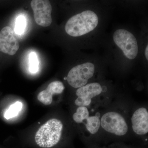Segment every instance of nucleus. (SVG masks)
Returning a JSON list of instances; mask_svg holds the SVG:
<instances>
[{
  "instance_id": "f257e3e1",
  "label": "nucleus",
  "mask_w": 148,
  "mask_h": 148,
  "mask_svg": "<svg viewBox=\"0 0 148 148\" xmlns=\"http://www.w3.org/2000/svg\"><path fill=\"white\" fill-rule=\"evenodd\" d=\"M63 124L56 119H52L43 124L36 133L35 142L40 148H53L60 143Z\"/></svg>"
},
{
  "instance_id": "f03ea898",
  "label": "nucleus",
  "mask_w": 148,
  "mask_h": 148,
  "mask_svg": "<svg viewBox=\"0 0 148 148\" xmlns=\"http://www.w3.org/2000/svg\"><path fill=\"white\" fill-rule=\"evenodd\" d=\"M98 23V17L95 12L85 11L71 17L66 23L65 30L72 36H80L94 30Z\"/></svg>"
},
{
  "instance_id": "7ed1b4c3",
  "label": "nucleus",
  "mask_w": 148,
  "mask_h": 148,
  "mask_svg": "<svg viewBox=\"0 0 148 148\" xmlns=\"http://www.w3.org/2000/svg\"><path fill=\"white\" fill-rule=\"evenodd\" d=\"M113 39L127 58L131 60L136 58L138 51V42L130 32L124 29H118L114 33Z\"/></svg>"
},
{
  "instance_id": "20e7f679",
  "label": "nucleus",
  "mask_w": 148,
  "mask_h": 148,
  "mask_svg": "<svg viewBox=\"0 0 148 148\" xmlns=\"http://www.w3.org/2000/svg\"><path fill=\"white\" fill-rule=\"evenodd\" d=\"M95 66L92 63L88 62L78 65L69 71L66 77L67 81L71 86L75 88L82 87L93 76Z\"/></svg>"
},
{
  "instance_id": "39448f33",
  "label": "nucleus",
  "mask_w": 148,
  "mask_h": 148,
  "mask_svg": "<svg viewBox=\"0 0 148 148\" xmlns=\"http://www.w3.org/2000/svg\"><path fill=\"white\" fill-rule=\"evenodd\" d=\"M101 125L106 131L117 136H123L128 130L124 118L116 112H110L104 114L101 117Z\"/></svg>"
},
{
  "instance_id": "423d86ee",
  "label": "nucleus",
  "mask_w": 148,
  "mask_h": 148,
  "mask_svg": "<svg viewBox=\"0 0 148 148\" xmlns=\"http://www.w3.org/2000/svg\"><path fill=\"white\" fill-rule=\"evenodd\" d=\"M31 7L34 11V18L38 25L42 27H48L52 22V7L49 1L33 0Z\"/></svg>"
},
{
  "instance_id": "0eeeda50",
  "label": "nucleus",
  "mask_w": 148,
  "mask_h": 148,
  "mask_svg": "<svg viewBox=\"0 0 148 148\" xmlns=\"http://www.w3.org/2000/svg\"><path fill=\"white\" fill-rule=\"evenodd\" d=\"M102 91V86L98 83H92L79 88L76 92L77 98L75 104L78 107H87L91 103L92 98L100 95Z\"/></svg>"
},
{
  "instance_id": "6e6552de",
  "label": "nucleus",
  "mask_w": 148,
  "mask_h": 148,
  "mask_svg": "<svg viewBox=\"0 0 148 148\" xmlns=\"http://www.w3.org/2000/svg\"><path fill=\"white\" fill-rule=\"evenodd\" d=\"M19 48V42L13 29L10 27H4L0 32V50L8 55H14Z\"/></svg>"
},
{
  "instance_id": "1a4fd4ad",
  "label": "nucleus",
  "mask_w": 148,
  "mask_h": 148,
  "mask_svg": "<svg viewBox=\"0 0 148 148\" xmlns=\"http://www.w3.org/2000/svg\"><path fill=\"white\" fill-rule=\"evenodd\" d=\"M131 121L133 131L137 135H145L148 132V112L145 108L137 109L132 115Z\"/></svg>"
},
{
  "instance_id": "9d476101",
  "label": "nucleus",
  "mask_w": 148,
  "mask_h": 148,
  "mask_svg": "<svg viewBox=\"0 0 148 148\" xmlns=\"http://www.w3.org/2000/svg\"><path fill=\"white\" fill-rule=\"evenodd\" d=\"M65 89L63 83L56 81L51 83L45 90L40 92L37 96L38 100L46 106L50 105L53 101L54 94H61Z\"/></svg>"
},
{
  "instance_id": "9b49d317",
  "label": "nucleus",
  "mask_w": 148,
  "mask_h": 148,
  "mask_svg": "<svg viewBox=\"0 0 148 148\" xmlns=\"http://www.w3.org/2000/svg\"><path fill=\"white\" fill-rule=\"evenodd\" d=\"M85 125L86 129L92 134H95L98 132L101 126V120L97 116H87L82 122Z\"/></svg>"
},
{
  "instance_id": "f8f14e48",
  "label": "nucleus",
  "mask_w": 148,
  "mask_h": 148,
  "mask_svg": "<svg viewBox=\"0 0 148 148\" xmlns=\"http://www.w3.org/2000/svg\"><path fill=\"white\" fill-rule=\"evenodd\" d=\"M23 107V104L21 102L16 101L10 106L5 112L4 116L7 120L17 116Z\"/></svg>"
},
{
  "instance_id": "ddd939ff",
  "label": "nucleus",
  "mask_w": 148,
  "mask_h": 148,
  "mask_svg": "<svg viewBox=\"0 0 148 148\" xmlns=\"http://www.w3.org/2000/svg\"><path fill=\"white\" fill-rule=\"evenodd\" d=\"M89 116V111L86 107H79L76 112L73 115V119L77 123H82L84 119Z\"/></svg>"
},
{
  "instance_id": "4468645a",
  "label": "nucleus",
  "mask_w": 148,
  "mask_h": 148,
  "mask_svg": "<svg viewBox=\"0 0 148 148\" xmlns=\"http://www.w3.org/2000/svg\"><path fill=\"white\" fill-rule=\"evenodd\" d=\"M27 21L26 18L23 15H19L16 19L14 31L17 34H23L26 29Z\"/></svg>"
},
{
  "instance_id": "2eb2a0df",
  "label": "nucleus",
  "mask_w": 148,
  "mask_h": 148,
  "mask_svg": "<svg viewBox=\"0 0 148 148\" xmlns=\"http://www.w3.org/2000/svg\"><path fill=\"white\" fill-rule=\"evenodd\" d=\"M39 69V61L36 53L34 52L31 53L29 57V69L32 73H36Z\"/></svg>"
},
{
  "instance_id": "dca6fc26",
  "label": "nucleus",
  "mask_w": 148,
  "mask_h": 148,
  "mask_svg": "<svg viewBox=\"0 0 148 148\" xmlns=\"http://www.w3.org/2000/svg\"><path fill=\"white\" fill-rule=\"evenodd\" d=\"M148 45H147V47H146L145 49V56L146 57V58H147V60H148Z\"/></svg>"
},
{
  "instance_id": "f3484780",
  "label": "nucleus",
  "mask_w": 148,
  "mask_h": 148,
  "mask_svg": "<svg viewBox=\"0 0 148 148\" xmlns=\"http://www.w3.org/2000/svg\"><path fill=\"white\" fill-rule=\"evenodd\" d=\"M90 148H115V146H114V147H110V148H108V147H91Z\"/></svg>"
},
{
  "instance_id": "a211bd4d",
  "label": "nucleus",
  "mask_w": 148,
  "mask_h": 148,
  "mask_svg": "<svg viewBox=\"0 0 148 148\" xmlns=\"http://www.w3.org/2000/svg\"><path fill=\"white\" fill-rule=\"evenodd\" d=\"M115 148H127V147H121V146H115Z\"/></svg>"
}]
</instances>
